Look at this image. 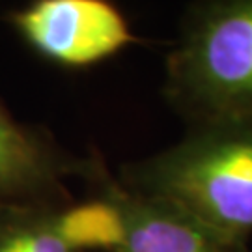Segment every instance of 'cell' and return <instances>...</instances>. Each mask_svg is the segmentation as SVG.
<instances>
[{
  "label": "cell",
  "instance_id": "7a4b0ae2",
  "mask_svg": "<svg viewBox=\"0 0 252 252\" xmlns=\"http://www.w3.org/2000/svg\"><path fill=\"white\" fill-rule=\"evenodd\" d=\"M162 94L187 126L252 120V0L187 6Z\"/></svg>",
  "mask_w": 252,
  "mask_h": 252
},
{
  "label": "cell",
  "instance_id": "8992f818",
  "mask_svg": "<svg viewBox=\"0 0 252 252\" xmlns=\"http://www.w3.org/2000/svg\"><path fill=\"white\" fill-rule=\"evenodd\" d=\"M71 202L0 204V252H79L67 235Z\"/></svg>",
  "mask_w": 252,
  "mask_h": 252
},
{
  "label": "cell",
  "instance_id": "3957f363",
  "mask_svg": "<svg viewBox=\"0 0 252 252\" xmlns=\"http://www.w3.org/2000/svg\"><path fill=\"white\" fill-rule=\"evenodd\" d=\"M25 45L65 69H86L136 41L126 13L107 0H34L8 15Z\"/></svg>",
  "mask_w": 252,
  "mask_h": 252
},
{
  "label": "cell",
  "instance_id": "5b68a950",
  "mask_svg": "<svg viewBox=\"0 0 252 252\" xmlns=\"http://www.w3.org/2000/svg\"><path fill=\"white\" fill-rule=\"evenodd\" d=\"M88 155L67 152L54 136L19 122L0 99V204H67V181L81 180Z\"/></svg>",
  "mask_w": 252,
  "mask_h": 252
},
{
  "label": "cell",
  "instance_id": "277c9868",
  "mask_svg": "<svg viewBox=\"0 0 252 252\" xmlns=\"http://www.w3.org/2000/svg\"><path fill=\"white\" fill-rule=\"evenodd\" d=\"M81 180L116 207L122 239L114 252H249V245L220 235L180 206L127 189L95 150Z\"/></svg>",
  "mask_w": 252,
  "mask_h": 252
},
{
  "label": "cell",
  "instance_id": "6da1fadb",
  "mask_svg": "<svg viewBox=\"0 0 252 252\" xmlns=\"http://www.w3.org/2000/svg\"><path fill=\"white\" fill-rule=\"evenodd\" d=\"M127 189L172 202L232 241L252 235V120L187 126L176 144L124 162Z\"/></svg>",
  "mask_w": 252,
  "mask_h": 252
}]
</instances>
